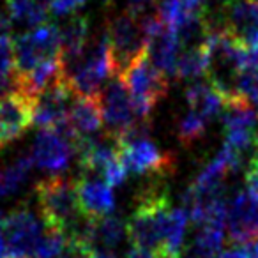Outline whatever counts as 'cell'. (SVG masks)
I'll return each mask as SVG.
<instances>
[{
	"label": "cell",
	"instance_id": "obj_41",
	"mask_svg": "<svg viewBox=\"0 0 258 258\" xmlns=\"http://www.w3.org/2000/svg\"><path fill=\"white\" fill-rule=\"evenodd\" d=\"M156 258H182V256H180V253H172V251L161 249L156 253Z\"/></svg>",
	"mask_w": 258,
	"mask_h": 258
},
{
	"label": "cell",
	"instance_id": "obj_9",
	"mask_svg": "<svg viewBox=\"0 0 258 258\" xmlns=\"http://www.w3.org/2000/svg\"><path fill=\"white\" fill-rule=\"evenodd\" d=\"M76 94L71 89L68 78L62 76L60 80L50 85L34 104V124L43 129H58L62 124L69 120V110L75 101Z\"/></svg>",
	"mask_w": 258,
	"mask_h": 258
},
{
	"label": "cell",
	"instance_id": "obj_42",
	"mask_svg": "<svg viewBox=\"0 0 258 258\" xmlns=\"http://www.w3.org/2000/svg\"><path fill=\"white\" fill-rule=\"evenodd\" d=\"M94 258H115L113 254H110V253H99V251H96V254H94Z\"/></svg>",
	"mask_w": 258,
	"mask_h": 258
},
{
	"label": "cell",
	"instance_id": "obj_34",
	"mask_svg": "<svg viewBox=\"0 0 258 258\" xmlns=\"http://www.w3.org/2000/svg\"><path fill=\"white\" fill-rule=\"evenodd\" d=\"M246 184L251 193L258 195V149L254 151V154L251 156L249 165H247V168H246Z\"/></svg>",
	"mask_w": 258,
	"mask_h": 258
},
{
	"label": "cell",
	"instance_id": "obj_18",
	"mask_svg": "<svg viewBox=\"0 0 258 258\" xmlns=\"http://www.w3.org/2000/svg\"><path fill=\"white\" fill-rule=\"evenodd\" d=\"M90 23L87 16H71L60 30V48L64 71L76 64L87 51Z\"/></svg>",
	"mask_w": 258,
	"mask_h": 258
},
{
	"label": "cell",
	"instance_id": "obj_22",
	"mask_svg": "<svg viewBox=\"0 0 258 258\" xmlns=\"http://www.w3.org/2000/svg\"><path fill=\"white\" fill-rule=\"evenodd\" d=\"M18 92V75L15 66V41L0 37V99Z\"/></svg>",
	"mask_w": 258,
	"mask_h": 258
},
{
	"label": "cell",
	"instance_id": "obj_32",
	"mask_svg": "<svg viewBox=\"0 0 258 258\" xmlns=\"http://www.w3.org/2000/svg\"><path fill=\"white\" fill-rule=\"evenodd\" d=\"M103 180L108 184L110 187H115V186H120L122 182L125 180V177H127V168H125L124 161L120 159V156H118L117 159H113V161L110 163V165L104 168L103 172Z\"/></svg>",
	"mask_w": 258,
	"mask_h": 258
},
{
	"label": "cell",
	"instance_id": "obj_39",
	"mask_svg": "<svg viewBox=\"0 0 258 258\" xmlns=\"http://www.w3.org/2000/svg\"><path fill=\"white\" fill-rule=\"evenodd\" d=\"M124 258H156V253L151 249H145V247L133 246L127 251V254H125Z\"/></svg>",
	"mask_w": 258,
	"mask_h": 258
},
{
	"label": "cell",
	"instance_id": "obj_17",
	"mask_svg": "<svg viewBox=\"0 0 258 258\" xmlns=\"http://www.w3.org/2000/svg\"><path fill=\"white\" fill-rule=\"evenodd\" d=\"M90 246L113 249L127 237V223L117 216H104L97 219H87L78 233Z\"/></svg>",
	"mask_w": 258,
	"mask_h": 258
},
{
	"label": "cell",
	"instance_id": "obj_6",
	"mask_svg": "<svg viewBox=\"0 0 258 258\" xmlns=\"http://www.w3.org/2000/svg\"><path fill=\"white\" fill-rule=\"evenodd\" d=\"M62 58L60 30L51 23L36 27L15 39L16 75L25 76L46 62Z\"/></svg>",
	"mask_w": 258,
	"mask_h": 258
},
{
	"label": "cell",
	"instance_id": "obj_35",
	"mask_svg": "<svg viewBox=\"0 0 258 258\" xmlns=\"http://www.w3.org/2000/svg\"><path fill=\"white\" fill-rule=\"evenodd\" d=\"M154 2L156 0H125V13L142 18Z\"/></svg>",
	"mask_w": 258,
	"mask_h": 258
},
{
	"label": "cell",
	"instance_id": "obj_33",
	"mask_svg": "<svg viewBox=\"0 0 258 258\" xmlns=\"http://www.w3.org/2000/svg\"><path fill=\"white\" fill-rule=\"evenodd\" d=\"M87 0H51V13L57 16L71 15L80 9Z\"/></svg>",
	"mask_w": 258,
	"mask_h": 258
},
{
	"label": "cell",
	"instance_id": "obj_20",
	"mask_svg": "<svg viewBox=\"0 0 258 258\" xmlns=\"http://www.w3.org/2000/svg\"><path fill=\"white\" fill-rule=\"evenodd\" d=\"M186 99L191 110L200 113L209 122L214 117H218L219 113H223V110H225V99L209 82H197L187 87Z\"/></svg>",
	"mask_w": 258,
	"mask_h": 258
},
{
	"label": "cell",
	"instance_id": "obj_15",
	"mask_svg": "<svg viewBox=\"0 0 258 258\" xmlns=\"http://www.w3.org/2000/svg\"><path fill=\"white\" fill-rule=\"evenodd\" d=\"M78 195V207L85 219H97L110 216L115 207V197L111 187L103 179L83 173L75 182Z\"/></svg>",
	"mask_w": 258,
	"mask_h": 258
},
{
	"label": "cell",
	"instance_id": "obj_28",
	"mask_svg": "<svg viewBox=\"0 0 258 258\" xmlns=\"http://www.w3.org/2000/svg\"><path fill=\"white\" fill-rule=\"evenodd\" d=\"M69 237L66 232L55 228H48L44 230L43 237L39 240V246L36 249V256L34 258H57L58 254L64 251V247L68 246Z\"/></svg>",
	"mask_w": 258,
	"mask_h": 258
},
{
	"label": "cell",
	"instance_id": "obj_19",
	"mask_svg": "<svg viewBox=\"0 0 258 258\" xmlns=\"http://www.w3.org/2000/svg\"><path fill=\"white\" fill-rule=\"evenodd\" d=\"M69 124L78 138L96 137L97 131L104 125L99 99L76 96L69 110Z\"/></svg>",
	"mask_w": 258,
	"mask_h": 258
},
{
	"label": "cell",
	"instance_id": "obj_12",
	"mask_svg": "<svg viewBox=\"0 0 258 258\" xmlns=\"http://www.w3.org/2000/svg\"><path fill=\"white\" fill-rule=\"evenodd\" d=\"M230 240L244 246L258 239V195L249 189L239 191L228 204L226 212Z\"/></svg>",
	"mask_w": 258,
	"mask_h": 258
},
{
	"label": "cell",
	"instance_id": "obj_11",
	"mask_svg": "<svg viewBox=\"0 0 258 258\" xmlns=\"http://www.w3.org/2000/svg\"><path fill=\"white\" fill-rule=\"evenodd\" d=\"M145 29H147V57L151 62L165 73L166 76L175 75V66L180 55V43L177 34L165 25L158 15L145 16Z\"/></svg>",
	"mask_w": 258,
	"mask_h": 258
},
{
	"label": "cell",
	"instance_id": "obj_40",
	"mask_svg": "<svg viewBox=\"0 0 258 258\" xmlns=\"http://www.w3.org/2000/svg\"><path fill=\"white\" fill-rule=\"evenodd\" d=\"M4 223H6V214L0 211V258H8V244H6V237H4Z\"/></svg>",
	"mask_w": 258,
	"mask_h": 258
},
{
	"label": "cell",
	"instance_id": "obj_4",
	"mask_svg": "<svg viewBox=\"0 0 258 258\" xmlns=\"http://www.w3.org/2000/svg\"><path fill=\"white\" fill-rule=\"evenodd\" d=\"M64 73L76 96L99 97L103 92L101 87H103L104 80L108 76H113L106 32L92 46L87 48L83 57L73 68H69Z\"/></svg>",
	"mask_w": 258,
	"mask_h": 258
},
{
	"label": "cell",
	"instance_id": "obj_24",
	"mask_svg": "<svg viewBox=\"0 0 258 258\" xmlns=\"http://www.w3.org/2000/svg\"><path fill=\"white\" fill-rule=\"evenodd\" d=\"M32 166H34L32 156H22L13 165H9L8 168L0 170V198L9 197V195L15 193L23 184V180L27 179Z\"/></svg>",
	"mask_w": 258,
	"mask_h": 258
},
{
	"label": "cell",
	"instance_id": "obj_7",
	"mask_svg": "<svg viewBox=\"0 0 258 258\" xmlns=\"http://www.w3.org/2000/svg\"><path fill=\"white\" fill-rule=\"evenodd\" d=\"M43 228L29 205H20L6 214L4 237L8 244V258H34Z\"/></svg>",
	"mask_w": 258,
	"mask_h": 258
},
{
	"label": "cell",
	"instance_id": "obj_31",
	"mask_svg": "<svg viewBox=\"0 0 258 258\" xmlns=\"http://www.w3.org/2000/svg\"><path fill=\"white\" fill-rule=\"evenodd\" d=\"M94 254L96 249L89 242H85L80 235H71L68 246L57 258H94Z\"/></svg>",
	"mask_w": 258,
	"mask_h": 258
},
{
	"label": "cell",
	"instance_id": "obj_37",
	"mask_svg": "<svg viewBox=\"0 0 258 258\" xmlns=\"http://www.w3.org/2000/svg\"><path fill=\"white\" fill-rule=\"evenodd\" d=\"M182 6L187 15H198L205 13V0H182Z\"/></svg>",
	"mask_w": 258,
	"mask_h": 258
},
{
	"label": "cell",
	"instance_id": "obj_23",
	"mask_svg": "<svg viewBox=\"0 0 258 258\" xmlns=\"http://www.w3.org/2000/svg\"><path fill=\"white\" fill-rule=\"evenodd\" d=\"M11 20L25 23L30 27H41L46 23L50 8L41 4L39 0H4Z\"/></svg>",
	"mask_w": 258,
	"mask_h": 258
},
{
	"label": "cell",
	"instance_id": "obj_25",
	"mask_svg": "<svg viewBox=\"0 0 258 258\" xmlns=\"http://www.w3.org/2000/svg\"><path fill=\"white\" fill-rule=\"evenodd\" d=\"M173 76L180 80H195L198 76H207V57H205L204 46L197 50H184L179 55Z\"/></svg>",
	"mask_w": 258,
	"mask_h": 258
},
{
	"label": "cell",
	"instance_id": "obj_30",
	"mask_svg": "<svg viewBox=\"0 0 258 258\" xmlns=\"http://www.w3.org/2000/svg\"><path fill=\"white\" fill-rule=\"evenodd\" d=\"M237 96L246 99L247 103H258V68L242 69L237 80Z\"/></svg>",
	"mask_w": 258,
	"mask_h": 258
},
{
	"label": "cell",
	"instance_id": "obj_5",
	"mask_svg": "<svg viewBox=\"0 0 258 258\" xmlns=\"http://www.w3.org/2000/svg\"><path fill=\"white\" fill-rule=\"evenodd\" d=\"M120 78L131 92L137 117L151 118V111L168 92V76L159 71L145 53Z\"/></svg>",
	"mask_w": 258,
	"mask_h": 258
},
{
	"label": "cell",
	"instance_id": "obj_14",
	"mask_svg": "<svg viewBox=\"0 0 258 258\" xmlns=\"http://www.w3.org/2000/svg\"><path fill=\"white\" fill-rule=\"evenodd\" d=\"M34 122V103L20 92L0 99V151L22 137Z\"/></svg>",
	"mask_w": 258,
	"mask_h": 258
},
{
	"label": "cell",
	"instance_id": "obj_26",
	"mask_svg": "<svg viewBox=\"0 0 258 258\" xmlns=\"http://www.w3.org/2000/svg\"><path fill=\"white\" fill-rule=\"evenodd\" d=\"M187 221H189V212L184 207L172 209L168 216V223H166V232H165V251H172V253H180L182 247L184 233L187 228Z\"/></svg>",
	"mask_w": 258,
	"mask_h": 258
},
{
	"label": "cell",
	"instance_id": "obj_27",
	"mask_svg": "<svg viewBox=\"0 0 258 258\" xmlns=\"http://www.w3.org/2000/svg\"><path fill=\"white\" fill-rule=\"evenodd\" d=\"M209 120L202 117L200 113L189 110L182 118L179 120V127H177V137H179L182 145H191L197 140H200L205 135Z\"/></svg>",
	"mask_w": 258,
	"mask_h": 258
},
{
	"label": "cell",
	"instance_id": "obj_2",
	"mask_svg": "<svg viewBox=\"0 0 258 258\" xmlns=\"http://www.w3.org/2000/svg\"><path fill=\"white\" fill-rule=\"evenodd\" d=\"M36 198L44 226L78 235V218H83L78 207V195L73 180L62 175H51L37 182Z\"/></svg>",
	"mask_w": 258,
	"mask_h": 258
},
{
	"label": "cell",
	"instance_id": "obj_16",
	"mask_svg": "<svg viewBox=\"0 0 258 258\" xmlns=\"http://www.w3.org/2000/svg\"><path fill=\"white\" fill-rule=\"evenodd\" d=\"M75 147L69 140L51 129H43L36 137L32 149V159L39 168L48 172H62L68 168Z\"/></svg>",
	"mask_w": 258,
	"mask_h": 258
},
{
	"label": "cell",
	"instance_id": "obj_3",
	"mask_svg": "<svg viewBox=\"0 0 258 258\" xmlns=\"http://www.w3.org/2000/svg\"><path fill=\"white\" fill-rule=\"evenodd\" d=\"M106 37L110 44L111 71L113 76H122L140 57L147 53V29L145 16L122 15L108 20Z\"/></svg>",
	"mask_w": 258,
	"mask_h": 258
},
{
	"label": "cell",
	"instance_id": "obj_29",
	"mask_svg": "<svg viewBox=\"0 0 258 258\" xmlns=\"http://www.w3.org/2000/svg\"><path fill=\"white\" fill-rule=\"evenodd\" d=\"M187 16L189 15L184 9L182 0H158V18L168 29L175 30Z\"/></svg>",
	"mask_w": 258,
	"mask_h": 258
},
{
	"label": "cell",
	"instance_id": "obj_36",
	"mask_svg": "<svg viewBox=\"0 0 258 258\" xmlns=\"http://www.w3.org/2000/svg\"><path fill=\"white\" fill-rule=\"evenodd\" d=\"M9 30H11V16L6 6H0V37L9 36Z\"/></svg>",
	"mask_w": 258,
	"mask_h": 258
},
{
	"label": "cell",
	"instance_id": "obj_1",
	"mask_svg": "<svg viewBox=\"0 0 258 258\" xmlns=\"http://www.w3.org/2000/svg\"><path fill=\"white\" fill-rule=\"evenodd\" d=\"M170 209V198L159 186L144 187L138 195L137 207L127 221V237L133 246L145 247L154 253L165 246V232Z\"/></svg>",
	"mask_w": 258,
	"mask_h": 258
},
{
	"label": "cell",
	"instance_id": "obj_8",
	"mask_svg": "<svg viewBox=\"0 0 258 258\" xmlns=\"http://www.w3.org/2000/svg\"><path fill=\"white\" fill-rule=\"evenodd\" d=\"M97 99L103 111L106 135L117 140L138 118L131 92L120 76H113Z\"/></svg>",
	"mask_w": 258,
	"mask_h": 258
},
{
	"label": "cell",
	"instance_id": "obj_38",
	"mask_svg": "<svg viewBox=\"0 0 258 258\" xmlns=\"http://www.w3.org/2000/svg\"><path fill=\"white\" fill-rule=\"evenodd\" d=\"M219 258H251L249 251L246 249V246H235L232 249H226L219 254Z\"/></svg>",
	"mask_w": 258,
	"mask_h": 258
},
{
	"label": "cell",
	"instance_id": "obj_21",
	"mask_svg": "<svg viewBox=\"0 0 258 258\" xmlns=\"http://www.w3.org/2000/svg\"><path fill=\"white\" fill-rule=\"evenodd\" d=\"M258 115L254 106L246 99H233L225 104L223 110V124L228 133H256Z\"/></svg>",
	"mask_w": 258,
	"mask_h": 258
},
{
	"label": "cell",
	"instance_id": "obj_13",
	"mask_svg": "<svg viewBox=\"0 0 258 258\" xmlns=\"http://www.w3.org/2000/svg\"><path fill=\"white\" fill-rule=\"evenodd\" d=\"M120 159L127 172L137 175H168L173 172V158L156 147L154 142L142 140L120 147Z\"/></svg>",
	"mask_w": 258,
	"mask_h": 258
},
{
	"label": "cell",
	"instance_id": "obj_10",
	"mask_svg": "<svg viewBox=\"0 0 258 258\" xmlns=\"http://www.w3.org/2000/svg\"><path fill=\"white\" fill-rule=\"evenodd\" d=\"M219 22L240 46H258V0H228L223 4Z\"/></svg>",
	"mask_w": 258,
	"mask_h": 258
}]
</instances>
